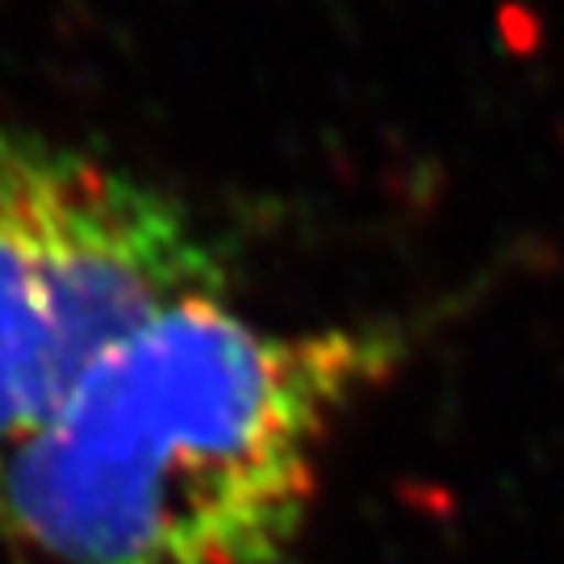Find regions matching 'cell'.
<instances>
[{
  "label": "cell",
  "mask_w": 564,
  "mask_h": 564,
  "mask_svg": "<svg viewBox=\"0 0 564 564\" xmlns=\"http://www.w3.org/2000/svg\"><path fill=\"white\" fill-rule=\"evenodd\" d=\"M230 284L167 188L0 121V468L118 343Z\"/></svg>",
  "instance_id": "7a4b0ae2"
},
{
  "label": "cell",
  "mask_w": 564,
  "mask_h": 564,
  "mask_svg": "<svg viewBox=\"0 0 564 564\" xmlns=\"http://www.w3.org/2000/svg\"><path fill=\"white\" fill-rule=\"evenodd\" d=\"M398 326L281 330L197 297L105 356L0 468L9 564H284Z\"/></svg>",
  "instance_id": "6da1fadb"
}]
</instances>
